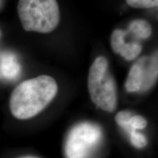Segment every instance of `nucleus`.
<instances>
[{
	"label": "nucleus",
	"mask_w": 158,
	"mask_h": 158,
	"mask_svg": "<svg viewBox=\"0 0 158 158\" xmlns=\"http://www.w3.org/2000/svg\"><path fill=\"white\" fill-rule=\"evenodd\" d=\"M57 92L56 80L47 75L24 81L12 92L10 109L18 119L32 118L52 101Z\"/></svg>",
	"instance_id": "f257e3e1"
},
{
	"label": "nucleus",
	"mask_w": 158,
	"mask_h": 158,
	"mask_svg": "<svg viewBox=\"0 0 158 158\" xmlns=\"http://www.w3.org/2000/svg\"><path fill=\"white\" fill-rule=\"evenodd\" d=\"M157 52L152 57L143 56L131 67L125 82L128 92L145 91L153 86L157 78Z\"/></svg>",
	"instance_id": "39448f33"
},
{
	"label": "nucleus",
	"mask_w": 158,
	"mask_h": 158,
	"mask_svg": "<svg viewBox=\"0 0 158 158\" xmlns=\"http://www.w3.org/2000/svg\"><path fill=\"white\" fill-rule=\"evenodd\" d=\"M133 116L131 112L127 111V110H122V111L118 112L115 116V121L118 125L124 128L127 124L128 120Z\"/></svg>",
	"instance_id": "f8f14e48"
},
{
	"label": "nucleus",
	"mask_w": 158,
	"mask_h": 158,
	"mask_svg": "<svg viewBox=\"0 0 158 158\" xmlns=\"http://www.w3.org/2000/svg\"><path fill=\"white\" fill-rule=\"evenodd\" d=\"M2 36V31H1V29H0V37Z\"/></svg>",
	"instance_id": "4468645a"
},
{
	"label": "nucleus",
	"mask_w": 158,
	"mask_h": 158,
	"mask_svg": "<svg viewBox=\"0 0 158 158\" xmlns=\"http://www.w3.org/2000/svg\"><path fill=\"white\" fill-rule=\"evenodd\" d=\"M19 158H38V157H34V156H24V157H21Z\"/></svg>",
	"instance_id": "ddd939ff"
},
{
	"label": "nucleus",
	"mask_w": 158,
	"mask_h": 158,
	"mask_svg": "<svg viewBox=\"0 0 158 158\" xmlns=\"http://www.w3.org/2000/svg\"><path fill=\"white\" fill-rule=\"evenodd\" d=\"M126 36V31L119 29H115L110 37V45L114 53L119 54L123 58L131 61L141 54L142 46L137 42H125Z\"/></svg>",
	"instance_id": "423d86ee"
},
{
	"label": "nucleus",
	"mask_w": 158,
	"mask_h": 158,
	"mask_svg": "<svg viewBox=\"0 0 158 158\" xmlns=\"http://www.w3.org/2000/svg\"><path fill=\"white\" fill-rule=\"evenodd\" d=\"M129 6L134 8L148 9L157 7L158 0H125Z\"/></svg>",
	"instance_id": "9d476101"
},
{
	"label": "nucleus",
	"mask_w": 158,
	"mask_h": 158,
	"mask_svg": "<svg viewBox=\"0 0 158 158\" xmlns=\"http://www.w3.org/2000/svg\"><path fill=\"white\" fill-rule=\"evenodd\" d=\"M88 89L92 101L100 109L112 113L117 107V89L115 79L105 56L95 59L90 67Z\"/></svg>",
	"instance_id": "7ed1b4c3"
},
{
	"label": "nucleus",
	"mask_w": 158,
	"mask_h": 158,
	"mask_svg": "<svg viewBox=\"0 0 158 158\" xmlns=\"http://www.w3.org/2000/svg\"><path fill=\"white\" fill-rule=\"evenodd\" d=\"M128 32L139 39H147L152 34V27L146 20L136 19L130 23Z\"/></svg>",
	"instance_id": "6e6552de"
},
{
	"label": "nucleus",
	"mask_w": 158,
	"mask_h": 158,
	"mask_svg": "<svg viewBox=\"0 0 158 158\" xmlns=\"http://www.w3.org/2000/svg\"><path fill=\"white\" fill-rule=\"evenodd\" d=\"M102 130L98 124L81 122L71 128L64 143L66 158H89L102 141Z\"/></svg>",
	"instance_id": "20e7f679"
},
{
	"label": "nucleus",
	"mask_w": 158,
	"mask_h": 158,
	"mask_svg": "<svg viewBox=\"0 0 158 158\" xmlns=\"http://www.w3.org/2000/svg\"><path fill=\"white\" fill-rule=\"evenodd\" d=\"M0 72L8 80H14L19 76L21 66L15 55L7 52L0 56Z\"/></svg>",
	"instance_id": "0eeeda50"
},
{
	"label": "nucleus",
	"mask_w": 158,
	"mask_h": 158,
	"mask_svg": "<svg viewBox=\"0 0 158 158\" xmlns=\"http://www.w3.org/2000/svg\"><path fill=\"white\" fill-rule=\"evenodd\" d=\"M130 141L131 143L138 149H141L143 148L147 145V138L145 137V135L143 134L138 133L136 130L131 132L130 133Z\"/></svg>",
	"instance_id": "9b49d317"
},
{
	"label": "nucleus",
	"mask_w": 158,
	"mask_h": 158,
	"mask_svg": "<svg viewBox=\"0 0 158 158\" xmlns=\"http://www.w3.org/2000/svg\"><path fill=\"white\" fill-rule=\"evenodd\" d=\"M18 14L23 28L27 31L49 33L60 21L56 0H19Z\"/></svg>",
	"instance_id": "f03ea898"
},
{
	"label": "nucleus",
	"mask_w": 158,
	"mask_h": 158,
	"mask_svg": "<svg viewBox=\"0 0 158 158\" xmlns=\"http://www.w3.org/2000/svg\"><path fill=\"white\" fill-rule=\"evenodd\" d=\"M148 122L145 118L140 115H133L128 120L127 124L123 129L128 133H130L134 130L144 129L147 126Z\"/></svg>",
	"instance_id": "1a4fd4ad"
}]
</instances>
